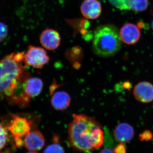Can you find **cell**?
<instances>
[{"label": "cell", "mask_w": 153, "mask_h": 153, "mask_svg": "<svg viewBox=\"0 0 153 153\" xmlns=\"http://www.w3.org/2000/svg\"><path fill=\"white\" fill-rule=\"evenodd\" d=\"M69 144L74 149L88 152L101 146L104 133L101 125L90 117L74 114L68 128Z\"/></svg>", "instance_id": "6da1fadb"}, {"label": "cell", "mask_w": 153, "mask_h": 153, "mask_svg": "<svg viewBox=\"0 0 153 153\" xmlns=\"http://www.w3.org/2000/svg\"><path fill=\"white\" fill-rule=\"evenodd\" d=\"M24 52L13 53L0 60V100H7L28 77L23 64Z\"/></svg>", "instance_id": "7a4b0ae2"}, {"label": "cell", "mask_w": 153, "mask_h": 153, "mask_svg": "<svg viewBox=\"0 0 153 153\" xmlns=\"http://www.w3.org/2000/svg\"><path fill=\"white\" fill-rule=\"evenodd\" d=\"M121 41L119 33L115 27L108 25L100 26L94 33V52L101 57L112 56L120 50Z\"/></svg>", "instance_id": "3957f363"}, {"label": "cell", "mask_w": 153, "mask_h": 153, "mask_svg": "<svg viewBox=\"0 0 153 153\" xmlns=\"http://www.w3.org/2000/svg\"><path fill=\"white\" fill-rule=\"evenodd\" d=\"M32 121L30 119L22 116L12 115L10 123L7 129L14 138L15 143L18 147L24 146V137L30 131Z\"/></svg>", "instance_id": "277c9868"}, {"label": "cell", "mask_w": 153, "mask_h": 153, "mask_svg": "<svg viewBox=\"0 0 153 153\" xmlns=\"http://www.w3.org/2000/svg\"><path fill=\"white\" fill-rule=\"evenodd\" d=\"M49 61L46 50L41 47L30 45L23 55V61L26 66L41 69Z\"/></svg>", "instance_id": "5b68a950"}, {"label": "cell", "mask_w": 153, "mask_h": 153, "mask_svg": "<svg viewBox=\"0 0 153 153\" xmlns=\"http://www.w3.org/2000/svg\"><path fill=\"white\" fill-rule=\"evenodd\" d=\"M133 94L136 99L140 102H152L153 100V85L146 81L139 82L134 87Z\"/></svg>", "instance_id": "8992f818"}, {"label": "cell", "mask_w": 153, "mask_h": 153, "mask_svg": "<svg viewBox=\"0 0 153 153\" xmlns=\"http://www.w3.org/2000/svg\"><path fill=\"white\" fill-rule=\"evenodd\" d=\"M45 139L41 132L38 130L30 131L25 137L24 146L30 151L37 152L41 150L45 145Z\"/></svg>", "instance_id": "52a82bcc"}, {"label": "cell", "mask_w": 153, "mask_h": 153, "mask_svg": "<svg viewBox=\"0 0 153 153\" xmlns=\"http://www.w3.org/2000/svg\"><path fill=\"white\" fill-rule=\"evenodd\" d=\"M41 45L45 49L54 50L60 46L61 38L60 34L53 29H47L41 33L40 38Z\"/></svg>", "instance_id": "ba28073f"}, {"label": "cell", "mask_w": 153, "mask_h": 153, "mask_svg": "<svg viewBox=\"0 0 153 153\" xmlns=\"http://www.w3.org/2000/svg\"><path fill=\"white\" fill-rule=\"evenodd\" d=\"M141 33L137 26L131 23L126 24L120 33L121 39L125 44L133 45L139 40Z\"/></svg>", "instance_id": "9c48e42d"}, {"label": "cell", "mask_w": 153, "mask_h": 153, "mask_svg": "<svg viewBox=\"0 0 153 153\" xmlns=\"http://www.w3.org/2000/svg\"><path fill=\"white\" fill-rule=\"evenodd\" d=\"M134 131L133 127L126 123H122L116 127L114 131V136L118 142L127 143L133 138Z\"/></svg>", "instance_id": "30bf717a"}, {"label": "cell", "mask_w": 153, "mask_h": 153, "mask_svg": "<svg viewBox=\"0 0 153 153\" xmlns=\"http://www.w3.org/2000/svg\"><path fill=\"white\" fill-rule=\"evenodd\" d=\"M80 10L86 19H95L101 15V6L97 0H85L81 5Z\"/></svg>", "instance_id": "8fae6325"}, {"label": "cell", "mask_w": 153, "mask_h": 153, "mask_svg": "<svg viewBox=\"0 0 153 153\" xmlns=\"http://www.w3.org/2000/svg\"><path fill=\"white\" fill-rule=\"evenodd\" d=\"M71 102L70 95L63 91H56L51 97V105L55 109L58 111L64 110L68 108Z\"/></svg>", "instance_id": "7c38bea8"}, {"label": "cell", "mask_w": 153, "mask_h": 153, "mask_svg": "<svg viewBox=\"0 0 153 153\" xmlns=\"http://www.w3.org/2000/svg\"><path fill=\"white\" fill-rule=\"evenodd\" d=\"M129 9L134 12L146 10L149 6V0H128Z\"/></svg>", "instance_id": "4fadbf2b"}, {"label": "cell", "mask_w": 153, "mask_h": 153, "mask_svg": "<svg viewBox=\"0 0 153 153\" xmlns=\"http://www.w3.org/2000/svg\"><path fill=\"white\" fill-rule=\"evenodd\" d=\"M54 142L45 149L44 153H64V149L58 143L57 137H54Z\"/></svg>", "instance_id": "5bb4252c"}, {"label": "cell", "mask_w": 153, "mask_h": 153, "mask_svg": "<svg viewBox=\"0 0 153 153\" xmlns=\"http://www.w3.org/2000/svg\"><path fill=\"white\" fill-rule=\"evenodd\" d=\"M8 129L6 127L0 123V151L5 146L9 140Z\"/></svg>", "instance_id": "9a60e30c"}, {"label": "cell", "mask_w": 153, "mask_h": 153, "mask_svg": "<svg viewBox=\"0 0 153 153\" xmlns=\"http://www.w3.org/2000/svg\"><path fill=\"white\" fill-rule=\"evenodd\" d=\"M114 7L120 10H129L128 0H108Z\"/></svg>", "instance_id": "2e32d148"}, {"label": "cell", "mask_w": 153, "mask_h": 153, "mask_svg": "<svg viewBox=\"0 0 153 153\" xmlns=\"http://www.w3.org/2000/svg\"><path fill=\"white\" fill-rule=\"evenodd\" d=\"M8 34V30L7 25L2 22H0V42L5 40Z\"/></svg>", "instance_id": "e0dca14e"}, {"label": "cell", "mask_w": 153, "mask_h": 153, "mask_svg": "<svg viewBox=\"0 0 153 153\" xmlns=\"http://www.w3.org/2000/svg\"><path fill=\"white\" fill-rule=\"evenodd\" d=\"M153 136L152 133L149 131H146L141 134L140 136V140L142 141H149L152 139Z\"/></svg>", "instance_id": "ac0fdd59"}, {"label": "cell", "mask_w": 153, "mask_h": 153, "mask_svg": "<svg viewBox=\"0 0 153 153\" xmlns=\"http://www.w3.org/2000/svg\"><path fill=\"white\" fill-rule=\"evenodd\" d=\"M114 153H127L126 149L123 143H120V144L117 146L115 148Z\"/></svg>", "instance_id": "d6986e66"}, {"label": "cell", "mask_w": 153, "mask_h": 153, "mask_svg": "<svg viewBox=\"0 0 153 153\" xmlns=\"http://www.w3.org/2000/svg\"><path fill=\"white\" fill-rule=\"evenodd\" d=\"M98 153H114L110 149H103L100 151Z\"/></svg>", "instance_id": "ffe728a7"}, {"label": "cell", "mask_w": 153, "mask_h": 153, "mask_svg": "<svg viewBox=\"0 0 153 153\" xmlns=\"http://www.w3.org/2000/svg\"><path fill=\"white\" fill-rule=\"evenodd\" d=\"M145 25L143 23V22H139L137 23V26L139 28H143L144 27Z\"/></svg>", "instance_id": "44dd1931"}, {"label": "cell", "mask_w": 153, "mask_h": 153, "mask_svg": "<svg viewBox=\"0 0 153 153\" xmlns=\"http://www.w3.org/2000/svg\"><path fill=\"white\" fill-rule=\"evenodd\" d=\"M0 153H10L8 151H4V152H0Z\"/></svg>", "instance_id": "7402d4cb"}, {"label": "cell", "mask_w": 153, "mask_h": 153, "mask_svg": "<svg viewBox=\"0 0 153 153\" xmlns=\"http://www.w3.org/2000/svg\"><path fill=\"white\" fill-rule=\"evenodd\" d=\"M27 153H38L36 152H33V151H30V152H28Z\"/></svg>", "instance_id": "603a6c76"}, {"label": "cell", "mask_w": 153, "mask_h": 153, "mask_svg": "<svg viewBox=\"0 0 153 153\" xmlns=\"http://www.w3.org/2000/svg\"><path fill=\"white\" fill-rule=\"evenodd\" d=\"M152 29L153 30V20L152 22Z\"/></svg>", "instance_id": "cb8c5ba5"}]
</instances>
